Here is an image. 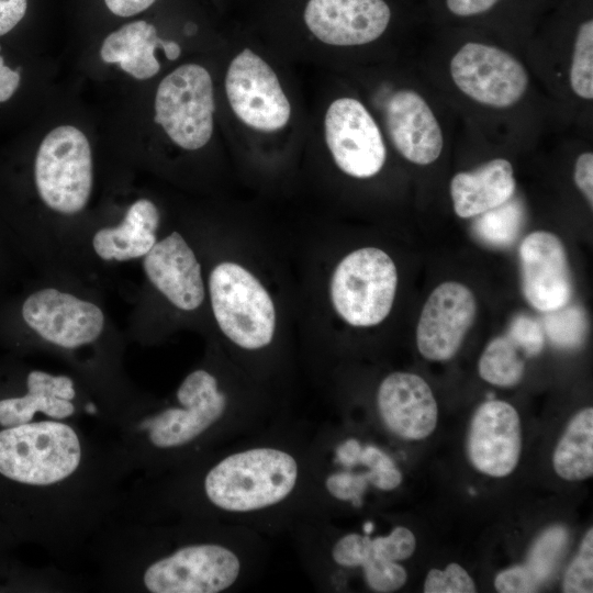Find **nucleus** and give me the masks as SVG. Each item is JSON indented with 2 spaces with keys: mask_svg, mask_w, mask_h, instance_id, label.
I'll return each mask as SVG.
<instances>
[{
  "mask_svg": "<svg viewBox=\"0 0 593 593\" xmlns=\"http://www.w3.org/2000/svg\"><path fill=\"white\" fill-rule=\"evenodd\" d=\"M299 456L279 445H256L226 455L205 474L204 493L216 508L233 516L273 510L300 486Z\"/></svg>",
  "mask_w": 593,
  "mask_h": 593,
  "instance_id": "obj_1",
  "label": "nucleus"
},
{
  "mask_svg": "<svg viewBox=\"0 0 593 593\" xmlns=\"http://www.w3.org/2000/svg\"><path fill=\"white\" fill-rule=\"evenodd\" d=\"M208 283L212 313L225 337L245 350L272 342L276 307L256 276L239 264L223 261L213 267Z\"/></svg>",
  "mask_w": 593,
  "mask_h": 593,
  "instance_id": "obj_2",
  "label": "nucleus"
},
{
  "mask_svg": "<svg viewBox=\"0 0 593 593\" xmlns=\"http://www.w3.org/2000/svg\"><path fill=\"white\" fill-rule=\"evenodd\" d=\"M34 182L51 212L71 217L88 205L93 188V161L87 136L76 126L53 128L41 142L34 161Z\"/></svg>",
  "mask_w": 593,
  "mask_h": 593,
  "instance_id": "obj_3",
  "label": "nucleus"
},
{
  "mask_svg": "<svg viewBox=\"0 0 593 593\" xmlns=\"http://www.w3.org/2000/svg\"><path fill=\"white\" fill-rule=\"evenodd\" d=\"M75 430L59 422L25 423L0 432V473L26 484L48 485L79 466Z\"/></svg>",
  "mask_w": 593,
  "mask_h": 593,
  "instance_id": "obj_4",
  "label": "nucleus"
},
{
  "mask_svg": "<svg viewBox=\"0 0 593 593\" xmlns=\"http://www.w3.org/2000/svg\"><path fill=\"white\" fill-rule=\"evenodd\" d=\"M398 287L392 258L377 247L346 255L335 267L329 295L337 315L355 327L380 324L391 312Z\"/></svg>",
  "mask_w": 593,
  "mask_h": 593,
  "instance_id": "obj_5",
  "label": "nucleus"
},
{
  "mask_svg": "<svg viewBox=\"0 0 593 593\" xmlns=\"http://www.w3.org/2000/svg\"><path fill=\"white\" fill-rule=\"evenodd\" d=\"M155 123L186 150L202 148L213 133L215 111L213 82L209 71L184 64L159 83L154 102Z\"/></svg>",
  "mask_w": 593,
  "mask_h": 593,
  "instance_id": "obj_6",
  "label": "nucleus"
},
{
  "mask_svg": "<svg viewBox=\"0 0 593 593\" xmlns=\"http://www.w3.org/2000/svg\"><path fill=\"white\" fill-rule=\"evenodd\" d=\"M244 571V556L234 546L195 544L152 563L144 584L153 593H220L234 588Z\"/></svg>",
  "mask_w": 593,
  "mask_h": 593,
  "instance_id": "obj_7",
  "label": "nucleus"
},
{
  "mask_svg": "<svg viewBox=\"0 0 593 593\" xmlns=\"http://www.w3.org/2000/svg\"><path fill=\"white\" fill-rule=\"evenodd\" d=\"M21 316L42 340L69 350L96 343L109 325L97 302L57 286H46L29 294Z\"/></svg>",
  "mask_w": 593,
  "mask_h": 593,
  "instance_id": "obj_8",
  "label": "nucleus"
},
{
  "mask_svg": "<svg viewBox=\"0 0 593 593\" xmlns=\"http://www.w3.org/2000/svg\"><path fill=\"white\" fill-rule=\"evenodd\" d=\"M178 406H170L139 425L158 448L184 446L220 422L228 409L227 394L217 378L205 369L190 372L176 392Z\"/></svg>",
  "mask_w": 593,
  "mask_h": 593,
  "instance_id": "obj_9",
  "label": "nucleus"
},
{
  "mask_svg": "<svg viewBox=\"0 0 593 593\" xmlns=\"http://www.w3.org/2000/svg\"><path fill=\"white\" fill-rule=\"evenodd\" d=\"M225 91L233 112L249 127L273 132L289 122L291 107L276 72L249 48L232 59Z\"/></svg>",
  "mask_w": 593,
  "mask_h": 593,
  "instance_id": "obj_10",
  "label": "nucleus"
},
{
  "mask_svg": "<svg viewBox=\"0 0 593 593\" xmlns=\"http://www.w3.org/2000/svg\"><path fill=\"white\" fill-rule=\"evenodd\" d=\"M329 468L320 469L318 482L323 494L360 507L369 486L378 491L395 490L403 480L393 459L374 445H363L350 437L340 440L328 456Z\"/></svg>",
  "mask_w": 593,
  "mask_h": 593,
  "instance_id": "obj_11",
  "label": "nucleus"
},
{
  "mask_svg": "<svg viewBox=\"0 0 593 593\" xmlns=\"http://www.w3.org/2000/svg\"><path fill=\"white\" fill-rule=\"evenodd\" d=\"M456 86L472 100L507 108L521 100L528 86L524 66L510 53L492 45L469 42L450 61Z\"/></svg>",
  "mask_w": 593,
  "mask_h": 593,
  "instance_id": "obj_12",
  "label": "nucleus"
},
{
  "mask_svg": "<svg viewBox=\"0 0 593 593\" xmlns=\"http://www.w3.org/2000/svg\"><path fill=\"white\" fill-rule=\"evenodd\" d=\"M325 141L337 167L366 179L383 167L387 149L381 132L365 105L353 98L331 103L324 120Z\"/></svg>",
  "mask_w": 593,
  "mask_h": 593,
  "instance_id": "obj_13",
  "label": "nucleus"
},
{
  "mask_svg": "<svg viewBox=\"0 0 593 593\" xmlns=\"http://www.w3.org/2000/svg\"><path fill=\"white\" fill-rule=\"evenodd\" d=\"M477 301L462 283L446 281L434 289L421 312L416 344L421 355L433 361L452 358L472 326Z\"/></svg>",
  "mask_w": 593,
  "mask_h": 593,
  "instance_id": "obj_14",
  "label": "nucleus"
},
{
  "mask_svg": "<svg viewBox=\"0 0 593 593\" xmlns=\"http://www.w3.org/2000/svg\"><path fill=\"white\" fill-rule=\"evenodd\" d=\"M522 290L536 310L551 312L569 304L573 287L562 242L546 231L528 234L519 246Z\"/></svg>",
  "mask_w": 593,
  "mask_h": 593,
  "instance_id": "obj_15",
  "label": "nucleus"
},
{
  "mask_svg": "<svg viewBox=\"0 0 593 593\" xmlns=\"http://www.w3.org/2000/svg\"><path fill=\"white\" fill-rule=\"evenodd\" d=\"M141 260L147 282L174 307L192 312L203 304L205 286L201 265L179 232L158 239Z\"/></svg>",
  "mask_w": 593,
  "mask_h": 593,
  "instance_id": "obj_16",
  "label": "nucleus"
},
{
  "mask_svg": "<svg viewBox=\"0 0 593 593\" xmlns=\"http://www.w3.org/2000/svg\"><path fill=\"white\" fill-rule=\"evenodd\" d=\"M391 11L383 0H309L304 21L320 41L335 46L363 45L379 38Z\"/></svg>",
  "mask_w": 593,
  "mask_h": 593,
  "instance_id": "obj_17",
  "label": "nucleus"
},
{
  "mask_svg": "<svg viewBox=\"0 0 593 593\" xmlns=\"http://www.w3.org/2000/svg\"><path fill=\"white\" fill-rule=\"evenodd\" d=\"M521 422L516 410L504 401L490 400L475 411L467 450L472 466L491 477H505L521 455Z\"/></svg>",
  "mask_w": 593,
  "mask_h": 593,
  "instance_id": "obj_18",
  "label": "nucleus"
},
{
  "mask_svg": "<svg viewBox=\"0 0 593 593\" xmlns=\"http://www.w3.org/2000/svg\"><path fill=\"white\" fill-rule=\"evenodd\" d=\"M377 410L384 426L407 440L429 436L437 424L433 392L415 373L398 371L387 376L377 391Z\"/></svg>",
  "mask_w": 593,
  "mask_h": 593,
  "instance_id": "obj_19",
  "label": "nucleus"
},
{
  "mask_svg": "<svg viewBox=\"0 0 593 593\" xmlns=\"http://www.w3.org/2000/svg\"><path fill=\"white\" fill-rule=\"evenodd\" d=\"M387 127L396 150L409 161L429 165L444 145L439 123L427 102L413 90H399L385 109Z\"/></svg>",
  "mask_w": 593,
  "mask_h": 593,
  "instance_id": "obj_20",
  "label": "nucleus"
},
{
  "mask_svg": "<svg viewBox=\"0 0 593 593\" xmlns=\"http://www.w3.org/2000/svg\"><path fill=\"white\" fill-rule=\"evenodd\" d=\"M160 213L149 199L131 203L121 220L96 230L90 237L93 256L103 262H128L142 259L158 238Z\"/></svg>",
  "mask_w": 593,
  "mask_h": 593,
  "instance_id": "obj_21",
  "label": "nucleus"
},
{
  "mask_svg": "<svg viewBox=\"0 0 593 593\" xmlns=\"http://www.w3.org/2000/svg\"><path fill=\"white\" fill-rule=\"evenodd\" d=\"M157 48H161L169 60H176L181 54L176 42L164 41L153 24L138 20L110 33L101 45L100 57L107 64H119L132 77L146 80L160 69L155 56Z\"/></svg>",
  "mask_w": 593,
  "mask_h": 593,
  "instance_id": "obj_22",
  "label": "nucleus"
},
{
  "mask_svg": "<svg viewBox=\"0 0 593 593\" xmlns=\"http://www.w3.org/2000/svg\"><path fill=\"white\" fill-rule=\"evenodd\" d=\"M516 189L513 167L495 158L473 171L458 172L450 181L455 213L462 219L478 216L510 201Z\"/></svg>",
  "mask_w": 593,
  "mask_h": 593,
  "instance_id": "obj_23",
  "label": "nucleus"
},
{
  "mask_svg": "<svg viewBox=\"0 0 593 593\" xmlns=\"http://www.w3.org/2000/svg\"><path fill=\"white\" fill-rule=\"evenodd\" d=\"M27 392L20 398L0 401V425L12 427L29 423L35 413L63 419L74 414L76 396L74 381L67 376H55L33 370L26 379Z\"/></svg>",
  "mask_w": 593,
  "mask_h": 593,
  "instance_id": "obj_24",
  "label": "nucleus"
},
{
  "mask_svg": "<svg viewBox=\"0 0 593 593\" xmlns=\"http://www.w3.org/2000/svg\"><path fill=\"white\" fill-rule=\"evenodd\" d=\"M372 527V523L368 522L363 526V534H347L342 547V568H360L367 586L374 592H394L404 585L406 571L399 562L376 553L370 536Z\"/></svg>",
  "mask_w": 593,
  "mask_h": 593,
  "instance_id": "obj_25",
  "label": "nucleus"
},
{
  "mask_svg": "<svg viewBox=\"0 0 593 593\" xmlns=\"http://www.w3.org/2000/svg\"><path fill=\"white\" fill-rule=\"evenodd\" d=\"M553 469L568 481L584 480L593 473V409L574 415L552 457Z\"/></svg>",
  "mask_w": 593,
  "mask_h": 593,
  "instance_id": "obj_26",
  "label": "nucleus"
},
{
  "mask_svg": "<svg viewBox=\"0 0 593 593\" xmlns=\"http://www.w3.org/2000/svg\"><path fill=\"white\" fill-rule=\"evenodd\" d=\"M521 353L523 354L506 334L493 338L479 360L480 377L497 387L516 385L525 369Z\"/></svg>",
  "mask_w": 593,
  "mask_h": 593,
  "instance_id": "obj_27",
  "label": "nucleus"
},
{
  "mask_svg": "<svg viewBox=\"0 0 593 593\" xmlns=\"http://www.w3.org/2000/svg\"><path fill=\"white\" fill-rule=\"evenodd\" d=\"M480 215L482 216L477 221L474 230L483 242L504 247L516 239L522 220L518 208L506 202Z\"/></svg>",
  "mask_w": 593,
  "mask_h": 593,
  "instance_id": "obj_28",
  "label": "nucleus"
},
{
  "mask_svg": "<svg viewBox=\"0 0 593 593\" xmlns=\"http://www.w3.org/2000/svg\"><path fill=\"white\" fill-rule=\"evenodd\" d=\"M570 85L579 97L593 99V21L583 22L577 33L570 68Z\"/></svg>",
  "mask_w": 593,
  "mask_h": 593,
  "instance_id": "obj_29",
  "label": "nucleus"
},
{
  "mask_svg": "<svg viewBox=\"0 0 593 593\" xmlns=\"http://www.w3.org/2000/svg\"><path fill=\"white\" fill-rule=\"evenodd\" d=\"M544 329L550 340L562 348H575L584 340L588 322L579 306H568L547 312Z\"/></svg>",
  "mask_w": 593,
  "mask_h": 593,
  "instance_id": "obj_30",
  "label": "nucleus"
},
{
  "mask_svg": "<svg viewBox=\"0 0 593 593\" xmlns=\"http://www.w3.org/2000/svg\"><path fill=\"white\" fill-rule=\"evenodd\" d=\"M568 540V533L561 526L547 529L534 544L525 564L539 584L553 571Z\"/></svg>",
  "mask_w": 593,
  "mask_h": 593,
  "instance_id": "obj_31",
  "label": "nucleus"
},
{
  "mask_svg": "<svg viewBox=\"0 0 593 593\" xmlns=\"http://www.w3.org/2000/svg\"><path fill=\"white\" fill-rule=\"evenodd\" d=\"M566 593H591L593 591V529H589L580 550L568 567L562 584Z\"/></svg>",
  "mask_w": 593,
  "mask_h": 593,
  "instance_id": "obj_32",
  "label": "nucleus"
},
{
  "mask_svg": "<svg viewBox=\"0 0 593 593\" xmlns=\"http://www.w3.org/2000/svg\"><path fill=\"white\" fill-rule=\"evenodd\" d=\"M425 593H472L475 585L468 572L458 563L445 570L432 569L425 579Z\"/></svg>",
  "mask_w": 593,
  "mask_h": 593,
  "instance_id": "obj_33",
  "label": "nucleus"
},
{
  "mask_svg": "<svg viewBox=\"0 0 593 593\" xmlns=\"http://www.w3.org/2000/svg\"><path fill=\"white\" fill-rule=\"evenodd\" d=\"M371 544L377 555L398 562L413 555L416 540L410 529L396 526L385 536L371 537Z\"/></svg>",
  "mask_w": 593,
  "mask_h": 593,
  "instance_id": "obj_34",
  "label": "nucleus"
},
{
  "mask_svg": "<svg viewBox=\"0 0 593 593\" xmlns=\"http://www.w3.org/2000/svg\"><path fill=\"white\" fill-rule=\"evenodd\" d=\"M506 335L525 356H536L544 348L545 337L541 326L524 314L513 318Z\"/></svg>",
  "mask_w": 593,
  "mask_h": 593,
  "instance_id": "obj_35",
  "label": "nucleus"
},
{
  "mask_svg": "<svg viewBox=\"0 0 593 593\" xmlns=\"http://www.w3.org/2000/svg\"><path fill=\"white\" fill-rule=\"evenodd\" d=\"M540 584L526 566H517L500 572L494 586L501 593L535 592Z\"/></svg>",
  "mask_w": 593,
  "mask_h": 593,
  "instance_id": "obj_36",
  "label": "nucleus"
},
{
  "mask_svg": "<svg viewBox=\"0 0 593 593\" xmlns=\"http://www.w3.org/2000/svg\"><path fill=\"white\" fill-rule=\"evenodd\" d=\"M574 182L584 194L590 206L593 205V154L583 153L575 161Z\"/></svg>",
  "mask_w": 593,
  "mask_h": 593,
  "instance_id": "obj_37",
  "label": "nucleus"
},
{
  "mask_svg": "<svg viewBox=\"0 0 593 593\" xmlns=\"http://www.w3.org/2000/svg\"><path fill=\"white\" fill-rule=\"evenodd\" d=\"M27 0H0V36L10 32L24 16Z\"/></svg>",
  "mask_w": 593,
  "mask_h": 593,
  "instance_id": "obj_38",
  "label": "nucleus"
},
{
  "mask_svg": "<svg viewBox=\"0 0 593 593\" xmlns=\"http://www.w3.org/2000/svg\"><path fill=\"white\" fill-rule=\"evenodd\" d=\"M499 0H446L448 9L459 16H471L490 10Z\"/></svg>",
  "mask_w": 593,
  "mask_h": 593,
  "instance_id": "obj_39",
  "label": "nucleus"
},
{
  "mask_svg": "<svg viewBox=\"0 0 593 593\" xmlns=\"http://www.w3.org/2000/svg\"><path fill=\"white\" fill-rule=\"evenodd\" d=\"M1 49V46H0ZM21 80L20 68L12 70L0 56V102L9 100L18 89Z\"/></svg>",
  "mask_w": 593,
  "mask_h": 593,
  "instance_id": "obj_40",
  "label": "nucleus"
},
{
  "mask_svg": "<svg viewBox=\"0 0 593 593\" xmlns=\"http://www.w3.org/2000/svg\"><path fill=\"white\" fill-rule=\"evenodd\" d=\"M156 0H104L115 15L127 18L148 9Z\"/></svg>",
  "mask_w": 593,
  "mask_h": 593,
  "instance_id": "obj_41",
  "label": "nucleus"
},
{
  "mask_svg": "<svg viewBox=\"0 0 593 593\" xmlns=\"http://www.w3.org/2000/svg\"><path fill=\"white\" fill-rule=\"evenodd\" d=\"M86 410H87L88 413H94L96 412V407L91 403L87 404Z\"/></svg>",
  "mask_w": 593,
  "mask_h": 593,
  "instance_id": "obj_42",
  "label": "nucleus"
}]
</instances>
